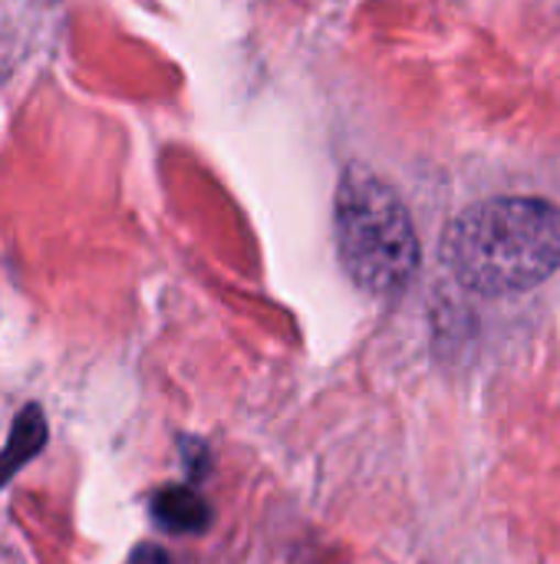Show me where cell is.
I'll return each mask as SVG.
<instances>
[{
	"instance_id": "7a4b0ae2",
	"label": "cell",
	"mask_w": 560,
	"mask_h": 564,
	"mask_svg": "<svg viewBox=\"0 0 560 564\" xmlns=\"http://www.w3.org/2000/svg\"><path fill=\"white\" fill-rule=\"evenodd\" d=\"M337 254L350 281L376 297L409 288L419 271V238L403 198L370 169H347L333 198Z\"/></svg>"
},
{
	"instance_id": "5b68a950",
	"label": "cell",
	"mask_w": 560,
	"mask_h": 564,
	"mask_svg": "<svg viewBox=\"0 0 560 564\" xmlns=\"http://www.w3.org/2000/svg\"><path fill=\"white\" fill-rule=\"evenodd\" d=\"M125 564H172V558H168V552L162 549V545H139L129 558H125Z\"/></svg>"
},
{
	"instance_id": "3957f363",
	"label": "cell",
	"mask_w": 560,
	"mask_h": 564,
	"mask_svg": "<svg viewBox=\"0 0 560 564\" xmlns=\"http://www.w3.org/2000/svg\"><path fill=\"white\" fill-rule=\"evenodd\" d=\"M152 522L168 535H201L211 525V506L191 486H165L149 502Z\"/></svg>"
},
{
	"instance_id": "277c9868",
	"label": "cell",
	"mask_w": 560,
	"mask_h": 564,
	"mask_svg": "<svg viewBox=\"0 0 560 564\" xmlns=\"http://www.w3.org/2000/svg\"><path fill=\"white\" fill-rule=\"evenodd\" d=\"M50 430H46V416L36 403H26L7 436V446L0 449V489L33 459L46 449Z\"/></svg>"
},
{
	"instance_id": "6da1fadb",
	"label": "cell",
	"mask_w": 560,
	"mask_h": 564,
	"mask_svg": "<svg viewBox=\"0 0 560 564\" xmlns=\"http://www.w3.org/2000/svg\"><path fill=\"white\" fill-rule=\"evenodd\" d=\"M442 261L475 294L531 291L560 268V205L538 195H498L469 205L446 228Z\"/></svg>"
}]
</instances>
